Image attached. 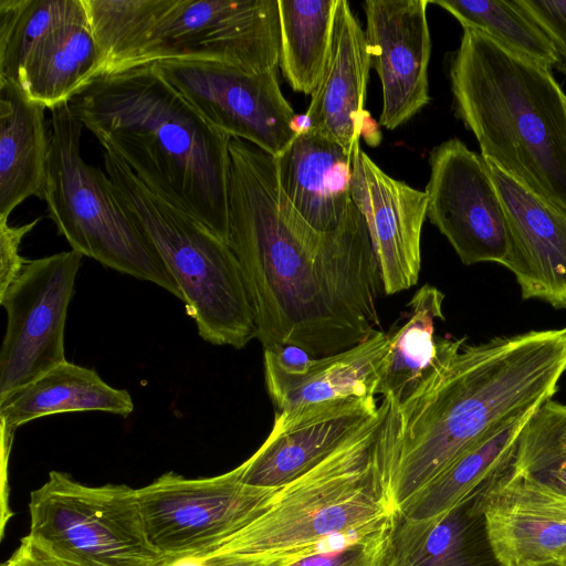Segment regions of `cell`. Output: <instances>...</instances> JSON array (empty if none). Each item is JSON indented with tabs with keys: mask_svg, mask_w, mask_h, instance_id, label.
Listing matches in <instances>:
<instances>
[{
	"mask_svg": "<svg viewBox=\"0 0 566 566\" xmlns=\"http://www.w3.org/2000/svg\"><path fill=\"white\" fill-rule=\"evenodd\" d=\"M279 489L244 484L233 469L202 479L168 472L137 495L150 544L170 556L213 552L255 520Z\"/></svg>",
	"mask_w": 566,
	"mask_h": 566,
	"instance_id": "30bf717a",
	"label": "cell"
},
{
	"mask_svg": "<svg viewBox=\"0 0 566 566\" xmlns=\"http://www.w3.org/2000/svg\"><path fill=\"white\" fill-rule=\"evenodd\" d=\"M229 153L227 243L263 349L292 345L318 358L368 339L379 324L382 283L353 199L336 229L318 232L281 205L274 157L235 137Z\"/></svg>",
	"mask_w": 566,
	"mask_h": 566,
	"instance_id": "6da1fadb",
	"label": "cell"
},
{
	"mask_svg": "<svg viewBox=\"0 0 566 566\" xmlns=\"http://www.w3.org/2000/svg\"><path fill=\"white\" fill-rule=\"evenodd\" d=\"M45 106L17 83L0 78V218L31 196L42 197L50 130Z\"/></svg>",
	"mask_w": 566,
	"mask_h": 566,
	"instance_id": "7402d4cb",
	"label": "cell"
},
{
	"mask_svg": "<svg viewBox=\"0 0 566 566\" xmlns=\"http://www.w3.org/2000/svg\"><path fill=\"white\" fill-rule=\"evenodd\" d=\"M304 556L254 557L224 553L164 556L158 566H289Z\"/></svg>",
	"mask_w": 566,
	"mask_h": 566,
	"instance_id": "e575fe53",
	"label": "cell"
},
{
	"mask_svg": "<svg viewBox=\"0 0 566 566\" xmlns=\"http://www.w3.org/2000/svg\"><path fill=\"white\" fill-rule=\"evenodd\" d=\"M429 165V221L463 264H503L510 248L506 217L485 160L450 138L430 151Z\"/></svg>",
	"mask_w": 566,
	"mask_h": 566,
	"instance_id": "4fadbf2b",
	"label": "cell"
},
{
	"mask_svg": "<svg viewBox=\"0 0 566 566\" xmlns=\"http://www.w3.org/2000/svg\"><path fill=\"white\" fill-rule=\"evenodd\" d=\"M280 66L290 86L312 95L324 72L338 0H277Z\"/></svg>",
	"mask_w": 566,
	"mask_h": 566,
	"instance_id": "4316f807",
	"label": "cell"
},
{
	"mask_svg": "<svg viewBox=\"0 0 566 566\" xmlns=\"http://www.w3.org/2000/svg\"><path fill=\"white\" fill-rule=\"evenodd\" d=\"M50 113L48 170L41 199L57 232L82 255L151 282L182 301L176 280L117 200L107 174L83 159L84 125L70 102Z\"/></svg>",
	"mask_w": 566,
	"mask_h": 566,
	"instance_id": "52a82bcc",
	"label": "cell"
},
{
	"mask_svg": "<svg viewBox=\"0 0 566 566\" xmlns=\"http://www.w3.org/2000/svg\"><path fill=\"white\" fill-rule=\"evenodd\" d=\"M389 352V334L377 331L348 349L313 358L303 374H287L264 357L265 385L275 412L376 396L388 366Z\"/></svg>",
	"mask_w": 566,
	"mask_h": 566,
	"instance_id": "44dd1931",
	"label": "cell"
},
{
	"mask_svg": "<svg viewBox=\"0 0 566 566\" xmlns=\"http://www.w3.org/2000/svg\"><path fill=\"white\" fill-rule=\"evenodd\" d=\"M275 160L280 202L318 232L336 229L352 202L353 151L308 128Z\"/></svg>",
	"mask_w": 566,
	"mask_h": 566,
	"instance_id": "ffe728a7",
	"label": "cell"
},
{
	"mask_svg": "<svg viewBox=\"0 0 566 566\" xmlns=\"http://www.w3.org/2000/svg\"><path fill=\"white\" fill-rule=\"evenodd\" d=\"M70 104L102 148L227 242L231 136L151 64L103 74Z\"/></svg>",
	"mask_w": 566,
	"mask_h": 566,
	"instance_id": "3957f363",
	"label": "cell"
},
{
	"mask_svg": "<svg viewBox=\"0 0 566 566\" xmlns=\"http://www.w3.org/2000/svg\"><path fill=\"white\" fill-rule=\"evenodd\" d=\"M370 66L366 33L349 3L338 0L327 62L305 115L310 128L348 153L369 119L364 105Z\"/></svg>",
	"mask_w": 566,
	"mask_h": 566,
	"instance_id": "d6986e66",
	"label": "cell"
},
{
	"mask_svg": "<svg viewBox=\"0 0 566 566\" xmlns=\"http://www.w3.org/2000/svg\"><path fill=\"white\" fill-rule=\"evenodd\" d=\"M85 15L83 0H0V78L18 83L34 51Z\"/></svg>",
	"mask_w": 566,
	"mask_h": 566,
	"instance_id": "f546056e",
	"label": "cell"
},
{
	"mask_svg": "<svg viewBox=\"0 0 566 566\" xmlns=\"http://www.w3.org/2000/svg\"><path fill=\"white\" fill-rule=\"evenodd\" d=\"M499 566H541L566 559V494L517 472L513 463L476 495Z\"/></svg>",
	"mask_w": 566,
	"mask_h": 566,
	"instance_id": "5bb4252c",
	"label": "cell"
},
{
	"mask_svg": "<svg viewBox=\"0 0 566 566\" xmlns=\"http://www.w3.org/2000/svg\"><path fill=\"white\" fill-rule=\"evenodd\" d=\"M133 410L127 390L116 389L94 369L67 360L0 398L2 431L8 436L18 427L49 415L103 411L127 417Z\"/></svg>",
	"mask_w": 566,
	"mask_h": 566,
	"instance_id": "cb8c5ba5",
	"label": "cell"
},
{
	"mask_svg": "<svg viewBox=\"0 0 566 566\" xmlns=\"http://www.w3.org/2000/svg\"><path fill=\"white\" fill-rule=\"evenodd\" d=\"M30 533L67 566H158L137 490L127 485L87 486L51 471L29 502Z\"/></svg>",
	"mask_w": 566,
	"mask_h": 566,
	"instance_id": "9c48e42d",
	"label": "cell"
},
{
	"mask_svg": "<svg viewBox=\"0 0 566 566\" xmlns=\"http://www.w3.org/2000/svg\"><path fill=\"white\" fill-rule=\"evenodd\" d=\"M40 220L41 217L21 226H11L8 219L0 218V295L7 291L28 262L20 255V245Z\"/></svg>",
	"mask_w": 566,
	"mask_h": 566,
	"instance_id": "836d02e7",
	"label": "cell"
},
{
	"mask_svg": "<svg viewBox=\"0 0 566 566\" xmlns=\"http://www.w3.org/2000/svg\"><path fill=\"white\" fill-rule=\"evenodd\" d=\"M277 0H156L144 25L104 74L169 60H199L248 72L280 65Z\"/></svg>",
	"mask_w": 566,
	"mask_h": 566,
	"instance_id": "ba28073f",
	"label": "cell"
},
{
	"mask_svg": "<svg viewBox=\"0 0 566 566\" xmlns=\"http://www.w3.org/2000/svg\"><path fill=\"white\" fill-rule=\"evenodd\" d=\"M350 193L361 212L386 294L408 290L421 268V232L428 198L381 170L360 148H353Z\"/></svg>",
	"mask_w": 566,
	"mask_h": 566,
	"instance_id": "e0dca14e",
	"label": "cell"
},
{
	"mask_svg": "<svg viewBox=\"0 0 566 566\" xmlns=\"http://www.w3.org/2000/svg\"><path fill=\"white\" fill-rule=\"evenodd\" d=\"M105 72V60L85 17L53 32L30 56L19 84L51 109L70 102Z\"/></svg>",
	"mask_w": 566,
	"mask_h": 566,
	"instance_id": "d4e9b609",
	"label": "cell"
},
{
	"mask_svg": "<svg viewBox=\"0 0 566 566\" xmlns=\"http://www.w3.org/2000/svg\"><path fill=\"white\" fill-rule=\"evenodd\" d=\"M376 396L275 412L262 446L235 468L244 484L279 489L305 474L353 436L380 408Z\"/></svg>",
	"mask_w": 566,
	"mask_h": 566,
	"instance_id": "9a60e30c",
	"label": "cell"
},
{
	"mask_svg": "<svg viewBox=\"0 0 566 566\" xmlns=\"http://www.w3.org/2000/svg\"><path fill=\"white\" fill-rule=\"evenodd\" d=\"M485 163L509 230L510 248L502 265L514 274L524 300L566 308V214Z\"/></svg>",
	"mask_w": 566,
	"mask_h": 566,
	"instance_id": "ac0fdd59",
	"label": "cell"
},
{
	"mask_svg": "<svg viewBox=\"0 0 566 566\" xmlns=\"http://www.w3.org/2000/svg\"><path fill=\"white\" fill-rule=\"evenodd\" d=\"M560 565H564V566H566V559H565V560H564V562H563V563H562Z\"/></svg>",
	"mask_w": 566,
	"mask_h": 566,
	"instance_id": "f35d334b",
	"label": "cell"
},
{
	"mask_svg": "<svg viewBox=\"0 0 566 566\" xmlns=\"http://www.w3.org/2000/svg\"><path fill=\"white\" fill-rule=\"evenodd\" d=\"M476 495L431 520L396 515L391 566H499L476 507Z\"/></svg>",
	"mask_w": 566,
	"mask_h": 566,
	"instance_id": "603a6c76",
	"label": "cell"
},
{
	"mask_svg": "<svg viewBox=\"0 0 566 566\" xmlns=\"http://www.w3.org/2000/svg\"><path fill=\"white\" fill-rule=\"evenodd\" d=\"M565 373L566 327L475 345L438 337L436 357L415 387L398 401L385 399L371 463L391 513L474 444L552 399Z\"/></svg>",
	"mask_w": 566,
	"mask_h": 566,
	"instance_id": "7a4b0ae2",
	"label": "cell"
},
{
	"mask_svg": "<svg viewBox=\"0 0 566 566\" xmlns=\"http://www.w3.org/2000/svg\"><path fill=\"white\" fill-rule=\"evenodd\" d=\"M541 566H564V565H560V564H547V565H541Z\"/></svg>",
	"mask_w": 566,
	"mask_h": 566,
	"instance_id": "74e56055",
	"label": "cell"
},
{
	"mask_svg": "<svg viewBox=\"0 0 566 566\" xmlns=\"http://www.w3.org/2000/svg\"><path fill=\"white\" fill-rule=\"evenodd\" d=\"M429 0H367L364 3L371 66L382 92L380 125L395 129L429 102L431 38Z\"/></svg>",
	"mask_w": 566,
	"mask_h": 566,
	"instance_id": "2e32d148",
	"label": "cell"
},
{
	"mask_svg": "<svg viewBox=\"0 0 566 566\" xmlns=\"http://www.w3.org/2000/svg\"><path fill=\"white\" fill-rule=\"evenodd\" d=\"M151 65L212 126L274 158L298 134L297 115L281 91L276 70L253 73L199 60Z\"/></svg>",
	"mask_w": 566,
	"mask_h": 566,
	"instance_id": "7c38bea8",
	"label": "cell"
},
{
	"mask_svg": "<svg viewBox=\"0 0 566 566\" xmlns=\"http://www.w3.org/2000/svg\"><path fill=\"white\" fill-rule=\"evenodd\" d=\"M449 74L482 158L566 214V95L551 70L463 28Z\"/></svg>",
	"mask_w": 566,
	"mask_h": 566,
	"instance_id": "277c9868",
	"label": "cell"
},
{
	"mask_svg": "<svg viewBox=\"0 0 566 566\" xmlns=\"http://www.w3.org/2000/svg\"><path fill=\"white\" fill-rule=\"evenodd\" d=\"M533 411L513 419L474 444L398 515L412 520L436 518L479 493L512 465L520 433Z\"/></svg>",
	"mask_w": 566,
	"mask_h": 566,
	"instance_id": "484cf974",
	"label": "cell"
},
{
	"mask_svg": "<svg viewBox=\"0 0 566 566\" xmlns=\"http://www.w3.org/2000/svg\"><path fill=\"white\" fill-rule=\"evenodd\" d=\"M4 564L7 566H67L29 534L21 539L18 548Z\"/></svg>",
	"mask_w": 566,
	"mask_h": 566,
	"instance_id": "d590c367",
	"label": "cell"
},
{
	"mask_svg": "<svg viewBox=\"0 0 566 566\" xmlns=\"http://www.w3.org/2000/svg\"><path fill=\"white\" fill-rule=\"evenodd\" d=\"M443 300V293L429 284L413 294L408 319L389 335V360L378 392L384 399L400 400L431 366L437 354L434 324L444 319Z\"/></svg>",
	"mask_w": 566,
	"mask_h": 566,
	"instance_id": "83f0119b",
	"label": "cell"
},
{
	"mask_svg": "<svg viewBox=\"0 0 566 566\" xmlns=\"http://www.w3.org/2000/svg\"><path fill=\"white\" fill-rule=\"evenodd\" d=\"M526 11L552 40L556 71L566 76V0H521Z\"/></svg>",
	"mask_w": 566,
	"mask_h": 566,
	"instance_id": "d6a6232c",
	"label": "cell"
},
{
	"mask_svg": "<svg viewBox=\"0 0 566 566\" xmlns=\"http://www.w3.org/2000/svg\"><path fill=\"white\" fill-rule=\"evenodd\" d=\"M395 517L378 531L334 549L304 556L289 566H391V531Z\"/></svg>",
	"mask_w": 566,
	"mask_h": 566,
	"instance_id": "1f68e13d",
	"label": "cell"
},
{
	"mask_svg": "<svg viewBox=\"0 0 566 566\" xmlns=\"http://www.w3.org/2000/svg\"><path fill=\"white\" fill-rule=\"evenodd\" d=\"M462 25L478 30L507 51L545 69H554L557 55L544 30L521 0H429Z\"/></svg>",
	"mask_w": 566,
	"mask_h": 566,
	"instance_id": "f1b7e54d",
	"label": "cell"
},
{
	"mask_svg": "<svg viewBox=\"0 0 566 566\" xmlns=\"http://www.w3.org/2000/svg\"><path fill=\"white\" fill-rule=\"evenodd\" d=\"M102 149L114 195L176 280L199 335L238 349L256 338L250 295L229 244L148 187L114 151Z\"/></svg>",
	"mask_w": 566,
	"mask_h": 566,
	"instance_id": "8992f818",
	"label": "cell"
},
{
	"mask_svg": "<svg viewBox=\"0 0 566 566\" xmlns=\"http://www.w3.org/2000/svg\"><path fill=\"white\" fill-rule=\"evenodd\" d=\"M387 410L379 411L312 470L280 488L268 507L211 553L307 556L334 549L331 538H361L394 515L373 478L371 452Z\"/></svg>",
	"mask_w": 566,
	"mask_h": 566,
	"instance_id": "5b68a950",
	"label": "cell"
},
{
	"mask_svg": "<svg viewBox=\"0 0 566 566\" xmlns=\"http://www.w3.org/2000/svg\"><path fill=\"white\" fill-rule=\"evenodd\" d=\"M82 258L71 250L28 260L0 295L8 317L0 353V398L66 361L64 327Z\"/></svg>",
	"mask_w": 566,
	"mask_h": 566,
	"instance_id": "8fae6325",
	"label": "cell"
},
{
	"mask_svg": "<svg viewBox=\"0 0 566 566\" xmlns=\"http://www.w3.org/2000/svg\"><path fill=\"white\" fill-rule=\"evenodd\" d=\"M2 566H7L6 564H3Z\"/></svg>",
	"mask_w": 566,
	"mask_h": 566,
	"instance_id": "ab89813d",
	"label": "cell"
},
{
	"mask_svg": "<svg viewBox=\"0 0 566 566\" xmlns=\"http://www.w3.org/2000/svg\"><path fill=\"white\" fill-rule=\"evenodd\" d=\"M513 468L566 494V405L552 399L537 407L524 424Z\"/></svg>",
	"mask_w": 566,
	"mask_h": 566,
	"instance_id": "4dcf8cb0",
	"label": "cell"
},
{
	"mask_svg": "<svg viewBox=\"0 0 566 566\" xmlns=\"http://www.w3.org/2000/svg\"><path fill=\"white\" fill-rule=\"evenodd\" d=\"M264 357L271 359L281 370L287 374H303L313 357L300 347L286 345L274 352L264 350Z\"/></svg>",
	"mask_w": 566,
	"mask_h": 566,
	"instance_id": "8d00e7d4",
	"label": "cell"
}]
</instances>
